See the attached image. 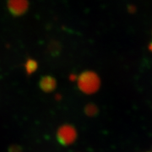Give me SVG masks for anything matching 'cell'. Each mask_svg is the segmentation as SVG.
I'll use <instances>...</instances> for the list:
<instances>
[{"instance_id": "cell-1", "label": "cell", "mask_w": 152, "mask_h": 152, "mask_svg": "<svg viewBox=\"0 0 152 152\" xmlns=\"http://www.w3.org/2000/svg\"><path fill=\"white\" fill-rule=\"evenodd\" d=\"M77 84L80 91L86 94L91 95L97 92L101 86L100 77L96 72L93 71H84L79 77H77Z\"/></svg>"}, {"instance_id": "cell-7", "label": "cell", "mask_w": 152, "mask_h": 152, "mask_svg": "<svg viewBox=\"0 0 152 152\" xmlns=\"http://www.w3.org/2000/svg\"><path fill=\"white\" fill-rule=\"evenodd\" d=\"M8 152H23V148L20 145L14 144L8 148Z\"/></svg>"}, {"instance_id": "cell-5", "label": "cell", "mask_w": 152, "mask_h": 152, "mask_svg": "<svg viewBox=\"0 0 152 152\" xmlns=\"http://www.w3.org/2000/svg\"><path fill=\"white\" fill-rule=\"evenodd\" d=\"M84 113L87 117L94 118V117H96L99 114V108L96 104L88 103L86 105V107L84 108Z\"/></svg>"}, {"instance_id": "cell-4", "label": "cell", "mask_w": 152, "mask_h": 152, "mask_svg": "<svg viewBox=\"0 0 152 152\" xmlns=\"http://www.w3.org/2000/svg\"><path fill=\"white\" fill-rule=\"evenodd\" d=\"M39 87L45 93L53 92L57 87L56 79L51 75L42 76L39 81Z\"/></svg>"}, {"instance_id": "cell-2", "label": "cell", "mask_w": 152, "mask_h": 152, "mask_svg": "<svg viewBox=\"0 0 152 152\" xmlns=\"http://www.w3.org/2000/svg\"><path fill=\"white\" fill-rule=\"evenodd\" d=\"M76 139L77 131L73 125H62L57 131V140L61 145L69 146L75 142Z\"/></svg>"}, {"instance_id": "cell-3", "label": "cell", "mask_w": 152, "mask_h": 152, "mask_svg": "<svg viewBox=\"0 0 152 152\" xmlns=\"http://www.w3.org/2000/svg\"><path fill=\"white\" fill-rule=\"evenodd\" d=\"M8 9L14 16L23 15L28 10V0H8Z\"/></svg>"}, {"instance_id": "cell-6", "label": "cell", "mask_w": 152, "mask_h": 152, "mask_svg": "<svg viewBox=\"0 0 152 152\" xmlns=\"http://www.w3.org/2000/svg\"><path fill=\"white\" fill-rule=\"evenodd\" d=\"M38 68L37 62L35 59L32 58H29V59L26 62L25 64V69H26V72L28 75H31L34 74Z\"/></svg>"}]
</instances>
